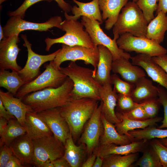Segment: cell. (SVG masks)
<instances>
[{
	"label": "cell",
	"instance_id": "d590c367",
	"mask_svg": "<svg viewBox=\"0 0 167 167\" xmlns=\"http://www.w3.org/2000/svg\"><path fill=\"white\" fill-rule=\"evenodd\" d=\"M110 80L113 85V90L117 93L130 96L135 87V84L122 80L116 74L111 75Z\"/></svg>",
	"mask_w": 167,
	"mask_h": 167
},
{
	"label": "cell",
	"instance_id": "6da1fadb",
	"mask_svg": "<svg viewBox=\"0 0 167 167\" xmlns=\"http://www.w3.org/2000/svg\"><path fill=\"white\" fill-rule=\"evenodd\" d=\"M73 88L72 80L68 77L58 87H49L33 92L21 99L24 103L29 105L33 111L39 113L64 105L71 99Z\"/></svg>",
	"mask_w": 167,
	"mask_h": 167
},
{
	"label": "cell",
	"instance_id": "681fc988",
	"mask_svg": "<svg viewBox=\"0 0 167 167\" xmlns=\"http://www.w3.org/2000/svg\"><path fill=\"white\" fill-rule=\"evenodd\" d=\"M54 167H71L68 161L63 157L53 161Z\"/></svg>",
	"mask_w": 167,
	"mask_h": 167
},
{
	"label": "cell",
	"instance_id": "8d00e7d4",
	"mask_svg": "<svg viewBox=\"0 0 167 167\" xmlns=\"http://www.w3.org/2000/svg\"><path fill=\"white\" fill-rule=\"evenodd\" d=\"M158 0H137L136 2L142 10L148 24L154 18V13L156 11Z\"/></svg>",
	"mask_w": 167,
	"mask_h": 167
},
{
	"label": "cell",
	"instance_id": "f907efd6",
	"mask_svg": "<svg viewBox=\"0 0 167 167\" xmlns=\"http://www.w3.org/2000/svg\"><path fill=\"white\" fill-rule=\"evenodd\" d=\"M96 157V155L93 152L90 155L88 158L82 163V167H93Z\"/></svg>",
	"mask_w": 167,
	"mask_h": 167
},
{
	"label": "cell",
	"instance_id": "52a82bcc",
	"mask_svg": "<svg viewBox=\"0 0 167 167\" xmlns=\"http://www.w3.org/2000/svg\"><path fill=\"white\" fill-rule=\"evenodd\" d=\"M68 77L60 70L55 69L52 61L45 66V71L32 81L24 84L18 91L15 97L22 99L31 92L46 88H56L61 86Z\"/></svg>",
	"mask_w": 167,
	"mask_h": 167
},
{
	"label": "cell",
	"instance_id": "4316f807",
	"mask_svg": "<svg viewBox=\"0 0 167 167\" xmlns=\"http://www.w3.org/2000/svg\"><path fill=\"white\" fill-rule=\"evenodd\" d=\"M101 120L104 131L101 136L99 145L114 143L118 145L129 144L135 141L126 135H121L117 131L115 125L108 121L101 113Z\"/></svg>",
	"mask_w": 167,
	"mask_h": 167
},
{
	"label": "cell",
	"instance_id": "ee69618b",
	"mask_svg": "<svg viewBox=\"0 0 167 167\" xmlns=\"http://www.w3.org/2000/svg\"><path fill=\"white\" fill-rule=\"evenodd\" d=\"M1 147L0 167H5L6 165L13 154L10 146L5 144Z\"/></svg>",
	"mask_w": 167,
	"mask_h": 167
},
{
	"label": "cell",
	"instance_id": "83f0119b",
	"mask_svg": "<svg viewBox=\"0 0 167 167\" xmlns=\"http://www.w3.org/2000/svg\"><path fill=\"white\" fill-rule=\"evenodd\" d=\"M156 15L148 24L146 37L160 44L163 41L167 30V15L162 11Z\"/></svg>",
	"mask_w": 167,
	"mask_h": 167
},
{
	"label": "cell",
	"instance_id": "bcb514c9",
	"mask_svg": "<svg viewBox=\"0 0 167 167\" xmlns=\"http://www.w3.org/2000/svg\"><path fill=\"white\" fill-rule=\"evenodd\" d=\"M24 167L20 160L13 155L8 161L5 167Z\"/></svg>",
	"mask_w": 167,
	"mask_h": 167
},
{
	"label": "cell",
	"instance_id": "8fae6325",
	"mask_svg": "<svg viewBox=\"0 0 167 167\" xmlns=\"http://www.w3.org/2000/svg\"><path fill=\"white\" fill-rule=\"evenodd\" d=\"M62 21V17L59 16L52 17L44 23H37L25 20L19 15H14L11 17L3 28L5 38L13 35H19L21 32L26 30L47 31L53 27L61 29Z\"/></svg>",
	"mask_w": 167,
	"mask_h": 167
},
{
	"label": "cell",
	"instance_id": "d6986e66",
	"mask_svg": "<svg viewBox=\"0 0 167 167\" xmlns=\"http://www.w3.org/2000/svg\"><path fill=\"white\" fill-rule=\"evenodd\" d=\"M15 97L8 92L0 90V99L4 107L24 127L27 113L33 110L29 105L24 103L21 99Z\"/></svg>",
	"mask_w": 167,
	"mask_h": 167
},
{
	"label": "cell",
	"instance_id": "5bb4252c",
	"mask_svg": "<svg viewBox=\"0 0 167 167\" xmlns=\"http://www.w3.org/2000/svg\"><path fill=\"white\" fill-rule=\"evenodd\" d=\"M19 35H13L0 41V70L10 69L18 72L22 68L17 62L21 50L18 44L19 41Z\"/></svg>",
	"mask_w": 167,
	"mask_h": 167
},
{
	"label": "cell",
	"instance_id": "b9f144b4",
	"mask_svg": "<svg viewBox=\"0 0 167 167\" xmlns=\"http://www.w3.org/2000/svg\"><path fill=\"white\" fill-rule=\"evenodd\" d=\"M158 99L161 105L163 106L164 110V118L161 125L158 128H167V90L159 84Z\"/></svg>",
	"mask_w": 167,
	"mask_h": 167
},
{
	"label": "cell",
	"instance_id": "484cf974",
	"mask_svg": "<svg viewBox=\"0 0 167 167\" xmlns=\"http://www.w3.org/2000/svg\"><path fill=\"white\" fill-rule=\"evenodd\" d=\"M159 88L152 81L144 76L135 84L130 96L135 102L141 104L158 98Z\"/></svg>",
	"mask_w": 167,
	"mask_h": 167
},
{
	"label": "cell",
	"instance_id": "44dd1931",
	"mask_svg": "<svg viewBox=\"0 0 167 167\" xmlns=\"http://www.w3.org/2000/svg\"><path fill=\"white\" fill-rule=\"evenodd\" d=\"M112 71L114 73L119 74L125 81L134 84L146 75L143 69L133 65L129 60L125 58L113 60Z\"/></svg>",
	"mask_w": 167,
	"mask_h": 167
},
{
	"label": "cell",
	"instance_id": "f546056e",
	"mask_svg": "<svg viewBox=\"0 0 167 167\" xmlns=\"http://www.w3.org/2000/svg\"><path fill=\"white\" fill-rule=\"evenodd\" d=\"M118 118L121 121L115 124L117 131L121 135H126L131 137L128 133L129 131L136 129H144L149 126H155L162 119V118L159 117H155L144 120H133L123 117Z\"/></svg>",
	"mask_w": 167,
	"mask_h": 167
},
{
	"label": "cell",
	"instance_id": "836d02e7",
	"mask_svg": "<svg viewBox=\"0 0 167 167\" xmlns=\"http://www.w3.org/2000/svg\"><path fill=\"white\" fill-rule=\"evenodd\" d=\"M138 155V152L111 155L104 158L102 167H129L137 160Z\"/></svg>",
	"mask_w": 167,
	"mask_h": 167
},
{
	"label": "cell",
	"instance_id": "ac0fdd59",
	"mask_svg": "<svg viewBox=\"0 0 167 167\" xmlns=\"http://www.w3.org/2000/svg\"><path fill=\"white\" fill-rule=\"evenodd\" d=\"M148 141L144 139L135 140L129 144L121 145L114 143L99 145L93 152L96 156L103 158L112 154L126 155L142 151L145 148Z\"/></svg>",
	"mask_w": 167,
	"mask_h": 167
},
{
	"label": "cell",
	"instance_id": "ffe728a7",
	"mask_svg": "<svg viewBox=\"0 0 167 167\" xmlns=\"http://www.w3.org/2000/svg\"><path fill=\"white\" fill-rule=\"evenodd\" d=\"M24 127L26 134L32 140L53 135L47 124L38 113H27Z\"/></svg>",
	"mask_w": 167,
	"mask_h": 167
},
{
	"label": "cell",
	"instance_id": "603a6c76",
	"mask_svg": "<svg viewBox=\"0 0 167 167\" xmlns=\"http://www.w3.org/2000/svg\"><path fill=\"white\" fill-rule=\"evenodd\" d=\"M9 146L13 155L24 166L32 165L34 154L33 140L26 134L16 138Z\"/></svg>",
	"mask_w": 167,
	"mask_h": 167
},
{
	"label": "cell",
	"instance_id": "f35d334b",
	"mask_svg": "<svg viewBox=\"0 0 167 167\" xmlns=\"http://www.w3.org/2000/svg\"><path fill=\"white\" fill-rule=\"evenodd\" d=\"M142 105L128 112H117L116 113V114L118 118L123 117L133 120H144L149 119L142 107Z\"/></svg>",
	"mask_w": 167,
	"mask_h": 167
},
{
	"label": "cell",
	"instance_id": "c3c4849f",
	"mask_svg": "<svg viewBox=\"0 0 167 167\" xmlns=\"http://www.w3.org/2000/svg\"><path fill=\"white\" fill-rule=\"evenodd\" d=\"M57 3L58 6L64 12L68 13L71 11L72 7L64 0H54Z\"/></svg>",
	"mask_w": 167,
	"mask_h": 167
},
{
	"label": "cell",
	"instance_id": "4dcf8cb0",
	"mask_svg": "<svg viewBox=\"0 0 167 167\" xmlns=\"http://www.w3.org/2000/svg\"><path fill=\"white\" fill-rule=\"evenodd\" d=\"M25 84L18 72L0 70V87L6 89L14 96L15 97L19 90Z\"/></svg>",
	"mask_w": 167,
	"mask_h": 167
},
{
	"label": "cell",
	"instance_id": "4fadbf2b",
	"mask_svg": "<svg viewBox=\"0 0 167 167\" xmlns=\"http://www.w3.org/2000/svg\"><path fill=\"white\" fill-rule=\"evenodd\" d=\"M102 103L97 104L91 117L88 120L79 141L86 146V152L90 155L99 145L104 128L101 120Z\"/></svg>",
	"mask_w": 167,
	"mask_h": 167
},
{
	"label": "cell",
	"instance_id": "7a4b0ae2",
	"mask_svg": "<svg viewBox=\"0 0 167 167\" xmlns=\"http://www.w3.org/2000/svg\"><path fill=\"white\" fill-rule=\"evenodd\" d=\"M98 101L89 98H74L59 108L66 121L74 141L79 137L86 122L92 115Z\"/></svg>",
	"mask_w": 167,
	"mask_h": 167
},
{
	"label": "cell",
	"instance_id": "ba28073f",
	"mask_svg": "<svg viewBox=\"0 0 167 167\" xmlns=\"http://www.w3.org/2000/svg\"><path fill=\"white\" fill-rule=\"evenodd\" d=\"M32 140L34 147L32 165L41 167L46 162L63 157L64 145L53 135Z\"/></svg>",
	"mask_w": 167,
	"mask_h": 167
},
{
	"label": "cell",
	"instance_id": "d6a6232c",
	"mask_svg": "<svg viewBox=\"0 0 167 167\" xmlns=\"http://www.w3.org/2000/svg\"><path fill=\"white\" fill-rule=\"evenodd\" d=\"M155 126H148L144 129L135 130L128 132L134 140L144 139L147 140L153 139L167 138V129L155 127Z\"/></svg>",
	"mask_w": 167,
	"mask_h": 167
},
{
	"label": "cell",
	"instance_id": "91938a15",
	"mask_svg": "<svg viewBox=\"0 0 167 167\" xmlns=\"http://www.w3.org/2000/svg\"><path fill=\"white\" fill-rule=\"evenodd\" d=\"M133 2H136L137 1V0H132Z\"/></svg>",
	"mask_w": 167,
	"mask_h": 167
},
{
	"label": "cell",
	"instance_id": "5b68a950",
	"mask_svg": "<svg viewBox=\"0 0 167 167\" xmlns=\"http://www.w3.org/2000/svg\"><path fill=\"white\" fill-rule=\"evenodd\" d=\"M61 29L65 34L56 38H46L45 50L49 51L54 44L61 43L72 46L80 45L94 49L96 46L92 42L88 32L84 29L82 23L77 20L66 19L61 23Z\"/></svg>",
	"mask_w": 167,
	"mask_h": 167
},
{
	"label": "cell",
	"instance_id": "9f6ffc18",
	"mask_svg": "<svg viewBox=\"0 0 167 167\" xmlns=\"http://www.w3.org/2000/svg\"><path fill=\"white\" fill-rule=\"evenodd\" d=\"M5 38L3 27L0 25V41Z\"/></svg>",
	"mask_w": 167,
	"mask_h": 167
},
{
	"label": "cell",
	"instance_id": "9a60e30c",
	"mask_svg": "<svg viewBox=\"0 0 167 167\" xmlns=\"http://www.w3.org/2000/svg\"><path fill=\"white\" fill-rule=\"evenodd\" d=\"M38 113L48 126L54 136L65 145L70 131L59 108L51 109Z\"/></svg>",
	"mask_w": 167,
	"mask_h": 167
},
{
	"label": "cell",
	"instance_id": "e575fe53",
	"mask_svg": "<svg viewBox=\"0 0 167 167\" xmlns=\"http://www.w3.org/2000/svg\"><path fill=\"white\" fill-rule=\"evenodd\" d=\"M135 165L140 167H162L157 154L152 147L144 151Z\"/></svg>",
	"mask_w": 167,
	"mask_h": 167
},
{
	"label": "cell",
	"instance_id": "1f68e13d",
	"mask_svg": "<svg viewBox=\"0 0 167 167\" xmlns=\"http://www.w3.org/2000/svg\"><path fill=\"white\" fill-rule=\"evenodd\" d=\"M26 134V130L24 127L16 119L10 120L6 127L0 135V147L5 144L9 146L15 139Z\"/></svg>",
	"mask_w": 167,
	"mask_h": 167
},
{
	"label": "cell",
	"instance_id": "680465c9",
	"mask_svg": "<svg viewBox=\"0 0 167 167\" xmlns=\"http://www.w3.org/2000/svg\"><path fill=\"white\" fill-rule=\"evenodd\" d=\"M8 0H0V4H2L3 2Z\"/></svg>",
	"mask_w": 167,
	"mask_h": 167
},
{
	"label": "cell",
	"instance_id": "ab89813d",
	"mask_svg": "<svg viewBox=\"0 0 167 167\" xmlns=\"http://www.w3.org/2000/svg\"><path fill=\"white\" fill-rule=\"evenodd\" d=\"M151 147L157 154L162 166L167 167V146L164 145L159 139H153L150 142Z\"/></svg>",
	"mask_w": 167,
	"mask_h": 167
},
{
	"label": "cell",
	"instance_id": "d4e9b609",
	"mask_svg": "<svg viewBox=\"0 0 167 167\" xmlns=\"http://www.w3.org/2000/svg\"><path fill=\"white\" fill-rule=\"evenodd\" d=\"M128 0H99V5L102 11V19L105 20V28L109 30L113 26L120 11Z\"/></svg>",
	"mask_w": 167,
	"mask_h": 167
},
{
	"label": "cell",
	"instance_id": "6f0895ef",
	"mask_svg": "<svg viewBox=\"0 0 167 167\" xmlns=\"http://www.w3.org/2000/svg\"><path fill=\"white\" fill-rule=\"evenodd\" d=\"M159 140L164 145L167 146V138L160 139Z\"/></svg>",
	"mask_w": 167,
	"mask_h": 167
},
{
	"label": "cell",
	"instance_id": "7c38bea8",
	"mask_svg": "<svg viewBox=\"0 0 167 167\" xmlns=\"http://www.w3.org/2000/svg\"><path fill=\"white\" fill-rule=\"evenodd\" d=\"M21 37L24 41L23 45L27 49L28 58L24 67L18 73L26 84L32 81L40 75L41 65L47 62L53 60L60 49L49 54H39L32 49V44L28 40L26 35L22 34Z\"/></svg>",
	"mask_w": 167,
	"mask_h": 167
},
{
	"label": "cell",
	"instance_id": "7402d4cb",
	"mask_svg": "<svg viewBox=\"0 0 167 167\" xmlns=\"http://www.w3.org/2000/svg\"><path fill=\"white\" fill-rule=\"evenodd\" d=\"M78 6L72 7L71 11L74 15H70L64 12L66 19L78 20L80 16H85L91 19L97 20L101 24L103 22L99 5V0H92L86 3L72 0Z\"/></svg>",
	"mask_w": 167,
	"mask_h": 167
},
{
	"label": "cell",
	"instance_id": "f1b7e54d",
	"mask_svg": "<svg viewBox=\"0 0 167 167\" xmlns=\"http://www.w3.org/2000/svg\"><path fill=\"white\" fill-rule=\"evenodd\" d=\"M84 146L82 143L79 146L76 145L70 132L64 145L63 157L68 161L71 167H81L85 154Z\"/></svg>",
	"mask_w": 167,
	"mask_h": 167
},
{
	"label": "cell",
	"instance_id": "9c48e42d",
	"mask_svg": "<svg viewBox=\"0 0 167 167\" xmlns=\"http://www.w3.org/2000/svg\"><path fill=\"white\" fill-rule=\"evenodd\" d=\"M81 18V22L93 44L96 46L102 45L108 49L113 55V61L122 58H131L130 54L118 47L116 40L111 39L104 33L100 27V22L85 16H82Z\"/></svg>",
	"mask_w": 167,
	"mask_h": 167
},
{
	"label": "cell",
	"instance_id": "60d3db41",
	"mask_svg": "<svg viewBox=\"0 0 167 167\" xmlns=\"http://www.w3.org/2000/svg\"><path fill=\"white\" fill-rule=\"evenodd\" d=\"M158 98L145 102L142 107L149 118L156 117L160 105Z\"/></svg>",
	"mask_w": 167,
	"mask_h": 167
},
{
	"label": "cell",
	"instance_id": "11a10c76",
	"mask_svg": "<svg viewBox=\"0 0 167 167\" xmlns=\"http://www.w3.org/2000/svg\"><path fill=\"white\" fill-rule=\"evenodd\" d=\"M53 161L46 162L43 164L41 167H54Z\"/></svg>",
	"mask_w": 167,
	"mask_h": 167
},
{
	"label": "cell",
	"instance_id": "816d5d0a",
	"mask_svg": "<svg viewBox=\"0 0 167 167\" xmlns=\"http://www.w3.org/2000/svg\"><path fill=\"white\" fill-rule=\"evenodd\" d=\"M158 2L156 14L160 11H162L166 14L167 12V0H158Z\"/></svg>",
	"mask_w": 167,
	"mask_h": 167
},
{
	"label": "cell",
	"instance_id": "3957f363",
	"mask_svg": "<svg viewBox=\"0 0 167 167\" xmlns=\"http://www.w3.org/2000/svg\"><path fill=\"white\" fill-rule=\"evenodd\" d=\"M60 70L73 82L72 98H89L101 100L99 90L101 86L93 77V70L80 66L75 62L71 61L67 66L61 67Z\"/></svg>",
	"mask_w": 167,
	"mask_h": 167
},
{
	"label": "cell",
	"instance_id": "f6af8a7d",
	"mask_svg": "<svg viewBox=\"0 0 167 167\" xmlns=\"http://www.w3.org/2000/svg\"><path fill=\"white\" fill-rule=\"evenodd\" d=\"M153 60L159 65L167 74V55L152 57Z\"/></svg>",
	"mask_w": 167,
	"mask_h": 167
},
{
	"label": "cell",
	"instance_id": "7dc6e473",
	"mask_svg": "<svg viewBox=\"0 0 167 167\" xmlns=\"http://www.w3.org/2000/svg\"><path fill=\"white\" fill-rule=\"evenodd\" d=\"M0 117L5 118L8 120L15 118V117L11 114L6 109L2 101L0 99Z\"/></svg>",
	"mask_w": 167,
	"mask_h": 167
},
{
	"label": "cell",
	"instance_id": "7bdbcfd3",
	"mask_svg": "<svg viewBox=\"0 0 167 167\" xmlns=\"http://www.w3.org/2000/svg\"><path fill=\"white\" fill-rule=\"evenodd\" d=\"M52 1V0H24L19 7L14 11L9 12L8 15L10 17L14 15H19L23 19L27 10L33 5L42 1H46L50 2Z\"/></svg>",
	"mask_w": 167,
	"mask_h": 167
},
{
	"label": "cell",
	"instance_id": "2e32d148",
	"mask_svg": "<svg viewBox=\"0 0 167 167\" xmlns=\"http://www.w3.org/2000/svg\"><path fill=\"white\" fill-rule=\"evenodd\" d=\"M132 63L142 67L154 81L167 90V74L152 59V57L146 54H139L131 57Z\"/></svg>",
	"mask_w": 167,
	"mask_h": 167
},
{
	"label": "cell",
	"instance_id": "cb8c5ba5",
	"mask_svg": "<svg viewBox=\"0 0 167 167\" xmlns=\"http://www.w3.org/2000/svg\"><path fill=\"white\" fill-rule=\"evenodd\" d=\"M99 60L94 78L101 86L110 82V72L113 61V55L108 49L102 45L98 46Z\"/></svg>",
	"mask_w": 167,
	"mask_h": 167
},
{
	"label": "cell",
	"instance_id": "277c9868",
	"mask_svg": "<svg viewBox=\"0 0 167 167\" xmlns=\"http://www.w3.org/2000/svg\"><path fill=\"white\" fill-rule=\"evenodd\" d=\"M148 23L142 10L135 2H128L121 10L113 27V39L125 33L146 37Z\"/></svg>",
	"mask_w": 167,
	"mask_h": 167
},
{
	"label": "cell",
	"instance_id": "db71d44e",
	"mask_svg": "<svg viewBox=\"0 0 167 167\" xmlns=\"http://www.w3.org/2000/svg\"><path fill=\"white\" fill-rule=\"evenodd\" d=\"M104 158L97 156L93 167H102L103 164Z\"/></svg>",
	"mask_w": 167,
	"mask_h": 167
},
{
	"label": "cell",
	"instance_id": "8992f818",
	"mask_svg": "<svg viewBox=\"0 0 167 167\" xmlns=\"http://www.w3.org/2000/svg\"><path fill=\"white\" fill-rule=\"evenodd\" d=\"M98 46L94 49L80 45L70 46L62 44V48L52 61V65L56 69L60 70L62 63L66 61L75 62L82 60L86 64L93 67V77L95 75L99 60Z\"/></svg>",
	"mask_w": 167,
	"mask_h": 167
},
{
	"label": "cell",
	"instance_id": "74e56055",
	"mask_svg": "<svg viewBox=\"0 0 167 167\" xmlns=\"http://www.w3.org/2000/svg\"><path fill=\"white\" fill-rule=\"evenodd\" d=\"M144 102L139 104L135 102L132 98L129 96L118 93L117 104L120 112H126L142 106Z\"/></svg>",
	"mask_w": 167,
	"mask_h": 167
},
{
	"label": "cell",
	"instance_id": "30bf717a",
	"mask_svg": "<svg viewBox=\"0 0 167 167\" xmlns=\"http://www.w3.org/2000/svg\"><path fill=\"white\" fill-rule=\"evenodd\" d=\"M118 47L125 52L134 51L152 57L166 54L167 49L146 37L136 36L128 33L121 35L116 40Z\"/></svg>",
	"mask_w": 167,
	"mask_h": 167
},
{
	"label": "cell",
	"instance_id": "f5cc1de1",
	"mask_svg": "<svg viewBox=\"0 0 167 167\" xmlns=\"http://www.w3.org/2000/svg\"><path fill=\"white\" fill-rule=\"evenodd\" d=\"M8 122V120L7 119L0 117V135L2 134L6 127Z\"/></svg>",
	"mask_w": 167,
	"mask_h": 167
},
{
	"label": "cell",
	"instance_id": "e0dca14e",
	"mask_svg": "<svg viewBox=\"0 0 167 167\" xmlns=\"http://www.w3.org/2000/svg\"><path fill=\"white\" fill-rule=\"evenodd\" d=\"M111 83L101 86L99 93L102 103L101 113L105 118L111 123L115 124L121 120L117 116L115 109L117 105L118 94L113 90Z\"/></svg>",
	"mask_w": 167,
	"mask_h": 167
}]
</instances>
